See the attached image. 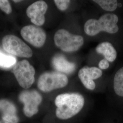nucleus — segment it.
Wrapping results in <instances>:
<instances>
[{
	"label": "nucleus",
	"mask_w": 123,
	"mask_h": 123,
	"mask_svg": "<svg viewBox=\"0 0 123 123\" xmlns=\"http://www.w3.org/2000/svg\"><path fill=\"white\" fill-rule=\"evenodd\" d=\"M84 103V97L79 93L60 94L55 99L56 116L63 120L70 119L82 110Z\"/></svg>",
	"instance_id": "nucleus-1"
},
{
	"label": "nucleus",
	"mask_w": 123,
	"mask_h": 123,
	"mask_svg": "<svg viewBox=\"0 0 123 123\" xmlns=\"http://www.w3.org/2000/svg\"><path fill=\"white\" fill-rule=\"evenodd\" d=\"M118 16L113 13H106L101 16L98 19H90L84 25L85 33L89 36H94L101 31L115 34L119 31L117 23Z\"/></svg>",
	"instance_id": "nucleus-2"
},
{
	"label": "nucleus",
	"mask_w": 123,
	"mask_h": 123,
	"mask_svg": "<svg viewBox=\"0 0 123 123\" xmlns=\"http://www.w3.org/2000/svg\"><path fill=\"white\" fill-rule=\"evenodd\" d=\"M54 41L57 47L66 53L77 51L84 43L82 36L72 34L64 29H59L55 33Z\"/></svg>",
	"instance_id": "nucleus-3"
},
{
	"label": "nucleus",
	"mask_w": 123,
	"mask_h": 123,
	"mask_svg": "<svg viewBox=\"0 0 123 123\" xmlns=\"http://www.w3.org/2000/svg\"><path fill=\"white\" fill-rule=\"evenodd\" d=\"M68 79L65 74L58 72H45L41 75L38 80L37 87L44 92H49L53 90L66 87Z\"/></svg>",
	"instance_id": "nucleus-4"
},
{
	"label": "nucleus",
	"mask_w": 123,
	"mask_h": 123,
	"mask_svg": "<svg viewBox=\"0 0 123 123\" xmlns=\"http://www.w3.org/2000/svg\"><path fill=\"white\" fill-rule=\"evenodd\" d=\"M12 72L18 84L23 88H30L35 82V70L26 60L16 63L13 66Z\"/></svg>",
	"instance_id": "nucleus-5"
},
{
	"label": "nucleus",
	"mask_w": 123,
	"mask_h": 123,
	"mask_svg": "<svg viewBox=\"0 0 123 123\" xmlns=\"http://www.w3.org/2000/svg\"><path fill=\"white\" fill-rule=\"evenodd\" d=\"M2 44L5 50L10 54L27 58L32 56L33 53L31 48L16 36H5L2 39Z\"/></svg>",
	"instance_id": "nucleus-6"
},
{
	"label": "nucleus",
	"mask_w": 123,
	"mask_h": 123,
	"mask_svg": "<svg viewBox=\"0 0 123 123\" xmlns=\"http://www.w3.org/2000/svg\"><path fill=\"white\" fill-rule=\"evenodd\" d=\"M19 99L24 104V114L29 118L38 113V106L43 101L42 95L35 90L23 91L20 94Z\"/></svg>",
	"instance_id": "nucleus-7"
},
{
	"label": "nucleus",
	"mask_w": 123,
	"mask_h": 123,
	"mask_svg": "<svg viewBox=\"0 0 123 123\" xmlns=\"http://www.w3.org/2000/svg\"><path fill=\"white\" fill-rule=\"evenodd\" d=\"M21 34L24 39L36 48H41L45 43L46 32L39 26L33 25L24 26L21 30Z\"/></svg>",
	"instance_id": "nucleus-8"
},
{
	"label": "nucleus",
	"mask_w": 123,
	"mask_h": 123,
	"mask_svg": "<svg viewBox=\"0 0 123 123\" xmlns=\"http://www.w3.org/2000/svg\"><path fill=\"white\" fill-rule=\"evenodd\" d=\"M48 8V6L46 2L43 0H38L28 7L26 9V14L31 19L32 23L37 26H41L45 22V15Z\"/></svg>",
	"instance_id": "nucleus-9"
},
{
	"label": "nucleus",
	"mask_w": 123,
	"mask_h": 123,
	"mask_svg": "<svg viewBox=\"0 0 123 123\" xmlns=\"http://www.w3.org/2000/svg\"><path fill=\"white\" fill-rule=\"evenodd\" d=\"M103 72L99 68L85 66L79 70L78 76L84 86L89 90H93L96 87L93 80L100 78Z\"/></svg>",
	"instance_id": "nucleus-10"
},
{
	"label": "nucleus",
	"mask_w": 123,
	"mask_h": 123,
	"mask_svg": "<svg viewBox=\"0 0 123 123\" xmlns=\"http://www.w3.org/2000/svg\"><path fill=\"white\" fill-rule=\"evenodd\" d=\"M52 64L56 70L65 74L73 73L76 68L75 63L68 61L65 56L61 54H57L53 57Z\"/></svg>",
	"instance_id": "nucleus-11"
},
{
	"label": "nucleus",
	"mask_w": 123,
	"mask_h": 123,
	"mask_svg": "<svg viewBox=\"0 0 123 123\" xmlns=\"http://www.w3.org/2000/svg\"><path fill=\"white\" fill-rule=\"evenodd\" d=\"M0 111L2 113V120L9 123H18L17 109L11 102L6 99H0Z\"/></svg>",
	"instance_id": "nucleus-12"
},
{
	"label": "nucleus",
	"mask_w": 123,
	"mask_h": 123,
	"mask_svg": "<svg viewBox=\"0 0 123 123\" xmlns=\"http://www.w3.org/2000/svg\"><path fill=\"white\" fill-rule=\"evenodd\" d=\"M96 52L103 55L105 58L110 62H113L116 59L117 53L113 45L108 42L101 43L98 45Z\"/></svg>",
	"instance_id": "nucleus-13"
},
{
	"label": "nucleus",
	"mask_w": 123,
	"mask_h": 123,
	"mask_svg": "<svg viewBox=\"0 0 123 123\" xmlns=\"http://www.w3.org/2000/svg\"><path fill=\"white\" fill-rule=\"evenodd\" d=\"M114 89L117 95L123 97V67L119 69L114 76Z\"/></svg>",
	"instance_id": "nucleus-14"
},
{
	"label": "nucleus",
	"mask_w": 123,
	"mask_h": 123,
	"mask_svg": "<svg viewBox=\"0 0 123 123\" xmlns=\"http://www.w3.org/2000/svg\"><path fill=\"white\" fill-rule=\"evenodd\" d=\"M93 1L108 12H114L118 7V1L116 0H94Z\"/></svg>",
	"instance_id": "nucleus-15"
},
{
	"label": "nucleus",
	"mask_w": 123,
	"mask_h": 123,
	"mask_svg": "<svg viewBox=\"0 0 123 123\" xmlns=\"http://www.w3.org/2000/svg\"><path fill=\"white\" fill-rule=\"evenodd\" d=\"M16 62V59L12 56L8 55L0 52V67L9 68L14 66Z\"/></svg>",
	"instance_id": "nucleus-16"
},
{
	"label": "nucleus",
	"mask_w": 123,
	"mask_h": 123,
	"mask_svg": "<svg viewBox=\"0 0 123 123\" xmlns=\"http://www.w3.org/2000/svg\"><path fill=\"white\" fill-rule=\"evenodd\" d=\"M57 8L61 11H65L69 7L71 3L70 0H55L54 1Z\"/></svg>",
	"instance_id": "nucleus-17"
},
{
	"label": "nucleus",
	"mask_w": 123,
	"mask_h": 123,
	"mask_svg": "<svg viewBox=\"0 0 123 123\" xmlns=\"http://www.w3.org/2000/svg\"><path fill=\"white\" fill-rule=\"evenodd\" d=\"M0 9L6 14H9L12 12L11 5L7 0H0Z\"/></svg>",
	"instance_id": "nucleus-18"
},
{
	"label": "nucleus",
	"mask_w": 123,
	"mask_h": 123,
	"mask_svg": "<svg viewBox=\"0 0 123 123\" xmlns=\"http://www.w3.org/2000/svg\"><path fill=\"white\" fill-rule=\"evenodd\" d=\"M98 67L99 69H108L110 67V64L109 61L106 59L104 58L102 59L98 63Z\"/></svg>",
	"instance_id": "nucleus-19"
},
{
	"label": "nucleus",
	"mask_w": 123,
	"mask_h": 123,
	"mask_svg": "<svg viewBox=\"0 0 123 123\" xmlns=\"http://www.w3.org/2000/svg\"><path fill=\"white\" fill-rule=\"evenodd\" d=\"M0 123H9L6 121H5L4 120H2V121H0Z\"/></svg>",
	"instance_id": "nucleus-20"
},
{
	"label": "nucleus",
	"mask_w": 123,
	"mask_h": 123,
	"mask_svg": "<svg viewBox=\"0 0 123 123\" xmlns=\"http://www.w3.org/2000/svg\"><path fill=\"white\" fill-rule=\"evenodd\" d=\"M13 1H14L15 2H19L21 1V0H13Z\"/></svg>",
	"instance_id": "nucleus-21"
}]
</instances>
